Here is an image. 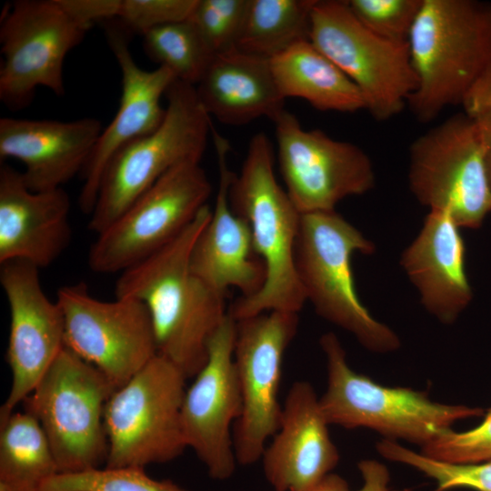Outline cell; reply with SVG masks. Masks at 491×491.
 Returning <instances> with one entry per match:
<instances>
[{
	"label": "cell",
	"instance_id": "1",
	"mask_svg": "<svg viewBox=\"0 0 491 491\" xmlns=\"http://www.w3.org/2000/svg\"><path fill=\"white\" fill-rule=\"evenodd\" d=\"M408 45L417 87L407 105L418 121L451 106L474 115L491 105V3L424 0Z\"/></svg>",
	"mask_w": 491,
	"mask_h": 491
},
{
	"label": "cell",
	"instance_id": "2",
	"mask_svg": "<svg viewBox=\"0 0 491 491\" xmlns=\"http://www.w3.org/2000/svg\"><path fill=\"white\" fill-rule=\"evenodd\" d=\"M206 205L171 243L120 274L115 297L145 305L153 323L157 354L195 377L207 360L208 344L228 316L220 296L191 270L190 256L211 217Z\"/></svg>",
	"mask_w": 491,
	"mask_h": 491
},
{
	"label": "cell",
	"instance_id": "3",
	"mask_svg": "<svg viewBox=\"0 0 491 491\" xmlns=\"http://www.w3.org/2000/svg\"><path fill=\"white\" fill-rule=\"evenodd\" d=\"M229 201L250 226L266 279L256 294L234 302L228 315L238 321L271 311L298 314L306 303L295 261L301 214L276 180L272 145L264 133L250 140L241 171L230 183Z\"/></svg>",
	"mask_w": 491,
	"mask_h": 491
},
{
	"label": "cell",
	"instance_id": "4",
	"mask_svg": "<svg viewBox=\"0 0 491 491\" xmlns=\"http://www.w3.org/2000/svg\"><path fill=\"white\" fill-rule=\"evenodd\" d=\"M319 345L327 369L326 389L319 400L329 425L368 428L384 439L404 440L421 448L453 429L456 422L484 414L480 407L442 404L424 391L383 386L356 373L332 332L322 335Z\"/></svg>",
	"mask_w": 491,
	"mask_h": 491
},
{
	"label": "cell",
	"instance_id": "5",
	"mask_svg": "<svg viewBox=\"0 0 491 491\" xmlns=\"http://www.w3.org/2000/svg\"><path fill=\"white\" fill-rule=\"evenodd\" d=\"M375 250V244L336 210L301 215L295 261L306 301L366 349L386 354L400 348V338L360 301L351 264L356 253Z\"/></svg>",
	"mask_w": 491,
	"mask_h": 491
},
{
	"label": "cell",
	"instance_id": "6",
	"mask_svg": "<svg viewBox=\"0 0 491 491\" xmlns=\"http://www.w3.org/2000/svg\"><path fill=\"white\" fill-rule=\"evenodd\" d=\"M165 97L162 124L124 146L108 163L88 223L96 235L171 168L186 160L201 161L213 124L195 86L175 80Z\"/></svg>",
	"mask_w": 491,
	"mask_h": 491
},
{
	"label": "cell",
	"instance_id": "7",
	"mask_svg": "<svg viewBox=\"0 0 491 491\" xmlns=\"http://www.w3.org/2000/svg\"><path fill=\"white\" fill-rule=\"evenodd\" d=\"M117 388L67 346L24 401L40 424L59 474L99 468L108 451L105 405Z\"/></svg>",
	"mask_w": 491,
	"mask_h": 491
},
{
	"label": "cell",
	"instance_id": "8",
	"mask_svg": "<svg viewBox=\"0 0 491 491\" xmlns=\"http://www.w3.org/2000/svg\"><path fill=\"white\" fill-rule=\"evenodd\" d=\"M186 379L157 354L112 394L104 412L105 467L145 468L184 452L181 411Z\"/></svg>",
	"mask_w": 491,
	"mask_h": 491
},
{
	"label": "cell",
	"instance_id": "9",
	"mask_svg": "<svg viewBox=\"0 0 491 491\" xmlns=\"http://www.w3.org/2000/svg\"><path fill=\"white\" fill-rule=\"evenodd\" d=\"M309 40L354 82L377 121L400 114L417 87L408 42L373 34L347 1L316 0Z\"/></svg>",
	"mask_w": 491,
	"mask_h": 491
},
{
	"label": "cell",
	"instance_id": "10",
	"mask_svg": "<svg viewBox=\"0 0 491 491\" xmlns=\"http://www.w3.org/2000/svg\"><path fill=\"white\" fill-rule=\"evenodd\" d=\"M408 183L429 210L448 213L460 228H478L491 212V191L476 119L454 115L413 141Z\"/></svg>",
	"mask_w": 491,
	"mask_h": 491
},
{
	"label": "cell",
	"instance_id": "11",
	"mask_svg": "<svg viewBox=\"0 0 491 491\" xmlns=\"http://www.w3.org/2000/svg\"><path fill=\"white\" fill-rule=\"evenodd\" d=\"M211 192L200 160L176 165L97 234L89 267L99 274L122 273L149 257L194 221Z\"/></svg>",
	"mask_w": 491,
	"mask_h": 491
},
{
	"label": "cell",
	"instance_id": "12",
	"mask_svg": "<svg viewBox=\"0 0 491 491\" xmlns=\"http://www.w3.org/2000/svg\"><path fill=\"white\" fill-rule=\"evenodd\" d=\"M88 29L62 0L14 2L0 27L1 102L10 110L23 109L38 86L63 95L65 56Z\"/></svg>",
	"mask_w": 491,
	"mask_h": 491
},
{
	"label": "cell",
	"instance_id": "13",
	"mask_svg": "<svg viewBox=\"0 0 491 491\" xmlns=\"http://www.w3.org/2000/svg\"><path fill=\"white\" fill-rule=\"evenodd\" d=\"M235 322L234 359L243 409L233 427V443L236 462L249 466L262 458L267 440L279 428L283 357L299 319L297 313L271 311Z\"/></svg>",
	"mask_w": 491,
	"mask_h": 491
},
{
	"label": "cell",
	"instance_id": "14",
	"mask_svg": "<svg viewBox=\"0 0 491 491\" xmlns=\"http://www.w3.org/2000/svg\"><path fill=\"white\" fill-rule=\"evenodd\" d=\"M65 346L98 368L119 388L157 355L153 323L145 305L115 297L102 301L83 284L59 288Z\"/></svg>",
	"mask_w": 491,
	"mask_h": 491
},
{
	"label": "cell",
	"instance_id": "15",
	"mask_svg": "<svg viewBox=\"0 0 491 491\" xmlns=\"http://www.w3.org/2000/svg\"><path fill=\"white\" fill-rule=\"evenodd\" d=\"M272 121L285 189L301 215L335 210L344 198L375 186L371 159L356 145L306 130L286 109Z\"/></svg>",
	"mask_w": 491,
	"mask_h": 491
},
{
	"label": "cell",
	"instance_id": "16",
	"mask_svg": "<svg viewBox=\"0 0 491 491\" xmlns=\"http://www.w3.org/2000/svg\"><path fill=\"white\" fill-rule=\"evenodd\" d=\"M236 322L228 315L208 344L207 360L186 388L181 411L187 447L215 480L232 476L237 464L231 432L243 409L234 359Z\"/></svg>",
	"mask_w": 491,
	"mask_h": 491
},
{
	"label": "cell",
	"instance_id": "17",
	"mask_svg": "<svg viewBox=\"0 0 491 491\" xmlns=\"http://www.w3.org/2000/svg\"><path fill=\"white\" fill-rule=\"evenodd\" d=\"M0 283L10 313L6 360L12 374L0 408L2 421L31 394L64 348L65 325L58 303L43 290L35 266L23 260L1 264Z\"/></svg>",
	"mask_w": 491,
	"mask_h": 491
},
{
	"label": "cell",
	"instance_id": "18",
	"mask_svg": "<svg viewBox=\"0 0 491 491\" xmlns=\"http://www.w3.org/2000/svg\"><path fill=\"white\" fill-rule=\"evenodd\" d=\"M106 25L107 42L121 71L122 92L116 114L102 131L81 173L84 182L78 202L81 210L89 215L108 163L124 146L162 124L165 108L162 107L161 97L176 80L167 68H141L129 50L128 34L118 22L110 20Z\"/></svg>",
	"mask_w": 491,
	"mask_h": 491
},
{
	"label": "cell",
	"instance_id": "19",
	"mask_svg": "<svg viewBox=\"0 0 491 491\" xmlns=\"http://www.w3.org/2000/svg\"><path fill=\"white\" fill-rule=\"evenodd\" d=\"M211 137L218 164V189L211 217L193 246L190 267L220 296L225 297L229 288H236L240 297H249L262 288L266 268L254 248L248 223L230 205L229 186L234 173L227 165L229 142L214 125Z\"/></svg>",
	"mask_w": 491,
	"mask_h": 491
},
{
	"label": "cell",
	"instance_id": "20",
	"mask_svg": "<svg viewBox=\"0 0 491 491\" xmlns=\"http://www.w3.org/2000/svg\"><path fill=\"white\" fill-rule=\"evenodd\" d=\"M330 426L313 386L295 382L282 408L280 426L262 456L275 491H314L339 461Z\"/></svg>",
	"mask_w": 491,
	"mask_h": 491
},
{
	"label": "cell",
	"instance_id": "21",
	"mask_svg": "<svg viewBox=\"0 0 491 491\" xmlns=\"http://www.w3.org/2000/svg\"><path fill=\"white\" fill-rule=\"evenodd\" d=\"M71 201L58 188L34 192L22 172L0 165V264L14 260L37 268L53 264L69 246Z\"/></svg>",
	"mask_w": 491,
	"mask_h": 491
},
{
	"label": "cell",
	"instance_id": "22",
	"mask_svg": "<svg viewBox=\"0 0 491 491\" xmlns=\"http://www.w3.org/2000/svg\"><path fill=\"white\" fill-rule=\"evenodd\" d=\"M103 131L100 120L73 121L3 117L0 162L19 160L27 187L34 192L62 188L82 173Z\"/></svg>",
	"mask_w": 491,
	"mask_h": 491
},
{
	"label": "cell",
	"instance_id": "23",
	"mask_svg": "<svg viewBox=\"0 0 491 491\" xmlns=\"http://www.w3.org/2000/svg\"><path fill=\"white\" fill-rule=\"evenodd\" d=\"M459 229L448 213L429 210L419 233L400 257L421 305L444 325L456 322L473 298Z\"/></svg>",
	"mask_w": 491,
	"mask_h": 491
},
{
	"label": "cell",
	"instance_id": "24",
	"mask_svg": "<svg viewBox=\"0 0 491 491\" xmlns=\"http://www.w3.org/2000/svg\"><path fill=\"white\" fill-rule=\"evenodd\" d=\"M195 86L209 116L226 125H245L263 116L273 120L285 109L270 60L235 47L213 55Z\"/></svg>",
	"mask_w": 491,
	"mask_h": 491
},
{
	"label": "cell",
	"instance_id": "25",
	"mask_svg": "<svg viewBox=\"0 0 491 491\" xmlns=\"http://www.w3.org/2000/svg\"><path fill=\"white\" fill-rule=\"evenodd\" d=\"M270 65L285 99H304L321 111L366 109L358 87L310 40L298 42L271 58Z\"/></svg>",
	"mask_w": 491,
	"mask_h": 491
},
{
	"label": "cell",
	"instance_id": "26",
	"mask_svg": "<svg viewBox=\"0 0 491 491\" xmlns=\"http://www.w3.org/2000/svg\"><path fill=\"white\" fill-rule=\"evenodd\" d=\"M59 474L50 444L30 413L0 421V491H42Z\"/></svg>",
	"mask_w": 491,
	"mask_h": 491
},
{
	"label": "cell",
	"instance_id": "27",
	"mask_svg": "<svg viewBox=\"0 0 491 491\" xmlns=\"http://www.w3.org/2000/svg\"><path fill=\"white\" fill-rule=\"evenodd\" d=\"M316 0H249L235 43L242 52L270 60L309 40Z\"/></svg>",
	"mask_w": 491,
	"mask_h": 491
},
{
	"label": "cell",
	"instance_id": "28",
	"mask_svg": "<svg viewBox=\"0 0 491 491\" xmlns=\"http://www.w3.org/2000/svg\"><path fill=\"white\" fill-rule=\"evenodd\" d=\"M150 58L170 70L175 79L195 85L212 55L194 25L187 19L148 30L143 35Z\"/></svg>",
	"mask_w": 491,
	"mask_h": 491
},
{
	"label": "cell",
	"instance_id": "29",
	"mask_svg": "<svg viewBox=\"0 0 491 491\" xmlns=\"http://www.w3.org/2000/svg\"><path fill=\"white\" fill-rule=\"evenodd\" d=\"M376 450L386 460L413 467L433 479L436 486L435 491L455 488L491 491V459L475 464H449L429 458L388 439L378 441Z\"/></svg>",
	"mask_w": 491,
	"mask_h": 491
},
{
	"label": "cell",
	"instance_id": "30",
	"mask_svg": "<svg viewBox=\"0 0 491 491\" xmlns=\"http://www.w3.org/2000/svg\"><path fill=\"white\" fill-rule=\"evenodd\" d=\"M42 491H186L170 480L150 477L142 467L94 468L57 474Z\"/></svg>",
	"mask_w": 491,
	"mask_h": 491
},
{
	"label": "cell",
	"instance_id": "31",
	"mask_svg": "<svg viewBox=\"0 0 491 491\" xmlns=\"http://www.w3.org/2000/svg\"><path fill=\"white\" fill-rule=\"evenodd\" d=\"M249 0H197L188 20L212 55L235 47Z\"/></svg>",
	"mask_w": 491,
	"mask_h": 491
},
{
	"label": "cell",
	"instance_id": "32",
	"mask_svg": "<svg viewBox=\"0 0 491 491\" xmlns=\"http://www.w3.org/2000/svg\"><path fill=\"white\" fill-rule=\"evenodd\" d=\"M424 0H349L356 19L373 34L393 42L408 37Z\"/></svg>",
	"mask_w": 491,
	"mask_h": 491
},
{
	"label": "cell",
	"instance_id": "33",
	"mask_svg": "<svg viewBox=\"0 0 491 491\" xmlns=\"http://www.w3.org/2000/svg\"><path fill=\"white\" fill-rule=\"evenodd\" d=\"M429 458L449 464H475L491 459V407L483 421L464 432L449 430L420 448Z\"/></svg>",
	"mask_w": 491,
	"mask_h": 491
},
{
	"label": "cell",
	"instance_id": "34",
	"mask_svg": "<svg viewBox=\"0 0 491 491\" xmlns=\"http://www.w3.org/2000/svg\"><path fill=\"white\" fill-rule=\"evenodd\" d=\"M197 0H121L116 19L127 34L143 35L155 27L187 20Z\"/></svg>",
	"mask_w": 491,
	"mask_h": 491
},
{
	"label": "cell",
	"instance_id": "35",
	"mask_svg": "<svg viewBox=\"0 0 491 491\" xmlns=\"http://www.w3.org/2000/svg\"><path fill=\"white\" fill-rule=\"evenodd\" d=\"M363 484L356 491H399L390 486L387 467L375 459H364L357 465ZM314 491H352L347 482L340 476L330 473Z\"/></svg>",
	"mask_w": 491,
	"mask_h": 491
},
{
	"label": "cell",
	"instance_id": "36",
	"mask_svg": "<svg viewBox=\"0 0 491 491\" xmlns=\"http://www.w3.org/2000/svg\"><path fill=\"white\" fill-rule=\"evenodd\" d=\"M69 13L86 27L117 18L121 0H62Z\"/></svg>",
	"mask_w": 491,
	"mask_h": 491
},
{
	"label": "cell",
	"instance_id": "37",
	"mask_svg": "<svg viewBox=\"0 0 491 491\" xmlns=\"http://www.w3.org/2000/svg\"><path fill=\"white\" fill-rule=\"evenodd\" d=\"M478 125L484 154V163L488 185L491 191V105L484 107L474 115Z\"/></svg>",
	"mask_w": 491,
	"mask_h": 491
}]
</instances>
